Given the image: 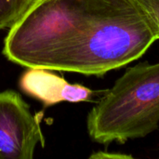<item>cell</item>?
Returning <instances> with one entry per match:
<instances>
[{
  "mask_svg": "<svg viewBox=\"0 0 159 159\" xmlns=\"http://www.w3.org/2000/svg\"><path fill=\"white\" fill-rule=\"evenodd\" d=\"M158 39L136 0H33L5 37V57L26 68L102 76Z\"/></svg>",
  "mask_w": 159,
  "mask_h": 159,
  "instance_id": "cell-1",
  "label": "cell"
},
{
  "mask_svg": "<svg viewBox=\"0 0 159 159\" xmlns=\"http://www.w3.org/2000/svg\"><path fill=\"white\" fill-rule=\"evenodd\" d=\"M158 126L159 62L129 68L87 119L90 138L103 144L143 138Z\"/></svg>",
  "mask_w": 159,
  "mask_h": 159,
  "instance_id": "cell-2",
  "label": "cell"
},
{
  "mask_svg": "<svg viewBox=\"0 0 159 159\" xmlns=\"http://www.w3.org/2000/svg\"><path fill=\"white\" fill-rule=\"evenodd\" d=\"M38 143L44 146L39 117L19 93L0 92V159H32Z\"/></svg>",
  "mask_w": 159,
  "mask_h": 159,
  "instance_id": "cell-3",
  "label": "cell"
},
{
  "mask_svg": "<svg viewBox=\"0 0 159 159\" xmlns=\"http://www.w3.org/2000/svg\"><path fill=\"white\" fill-rule=\"evenodd\" d=\"M20 88L26 94L42 102L45 107L62 102H87L94 93L82 85L70 84L43 68H28L20 78Z\"/></svg>",
  "mask_w": 159,
  "mask_h": 159,
  "instance_id": "cell-4",
  "label": "cell"
},
{
  "mask_svg": "<svg viewBox=\"0 0 159 159\" xmlns=\"http://www.w3.org/2000/svg\"><path fill=\"white\" fill-rule=\"evenodd\" d=\"M33 0H0V30L10 28L28 9Z\"/></svg>",
  "mask_w": 159,
  "mask_h": 159,
  "instance_id": "cell-5",
  "label": "cell"
},
{
  "mask_svg": "<svg viewBox=\"0 0 159 159\" xmlns=\"http://www.w3.org/2000/svg\"><path fill=\"white\" fill-rule=\"evenodd\" d=\"M157 30L159 39V0H136Z\"/></svg>",
  "mask_w": 159,
  "mask_h": 159,
  "instance_id": "cell-6",
  "label": "cell"
},
{
  "mask_svg": "<svg viewBox=\"0 0 159 159\" xmlns=\"http://www.w3.org/2000/svg\"><path fill=\"white\" fill-rule=\"evenodd\" d=\"M90 158H94V159L123 158V159H125V158H132V156H129V155H124V154H120V153H117V154H115V153L108 154V153H106V152H98V153H95V154L91 155V156H90Z\"/></svg>",
  "mask_w": 159,
  "mask_h": 159,
  "instance_id": "cell-7",
  "label": "cell"
}]
</instances>
